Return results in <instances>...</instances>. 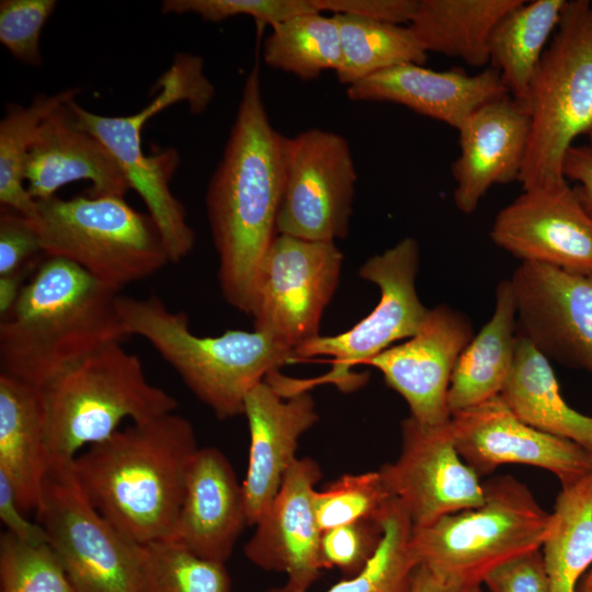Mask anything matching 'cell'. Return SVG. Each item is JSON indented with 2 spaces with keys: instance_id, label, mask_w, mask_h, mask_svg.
Listing matches in <instances>:
<instances>
[{
  "instance_id": "e0dca14e",
  "label": "cell",
  "mask_w": 592,
  "mask_h": 592,
  "mask_svg": "<svg viewBox=\"0 0 592 592\" xmlns=\"http://www.w3.org/2000/svg\"><path fill=\"white\" fill-rule=\"evenodd\" d=\"M490 238L522 262L592 276V216L568 183L524 191L498 213Z\"/></svg>"
},
{
  "instance_id": "9a60e30c",
  "label": "cell",
  "mask_w": 592,
  "mask_h": 592,
  "mask_svg": "<svg viewBox=\"0 0 592 592\" xmlns=\"http://www.w3.org/2000/svg\"><path fill=\"white\" fill-rule=\"evenodd\" d=\"M510 281L517 333L549 361L592 374V276L521 262Z\"/></svg>"
},
{
  "instance_id": "7c38bea8",
  "label": "cell",
  "mask_w": 592,
  "mask_h": 592,
  "mask_svg": "<svg viewBox=\"0 0 592 592\" xmlns=\"http://www.w3.org/2000/svg\"><path fill=\"white\" fill-rule=\"evenodd\" d=\"M342 262L343 254L334 242L277 234L258 273L251 312L254 330L293 350L318 337Z\"/></svg>"
},
{
  "instance_id": "5bb4252c",
  "label": "cell",
  "mask_w": 592,
  "mask_h": 592,
  "mask_svg": "<svg viewBox=\"0 0 592 592\" xmlns=\"http://www.w3.org/2000/svg\"><path fill=\"white\" fill-rule=\"evenodd\" d=\"M378 470L412 527L430 525L485 500L483 482L455 446L451 420L429 425L410 415L403 419L400 454Z\"/></svg>"
},
{
  "instance_id": "8d00e7d4",
  "label": "cell",
  "mask_w": 592,
  "mask_h": 592,
  "mask_svg": "<svg viewBox=\"0 0 592 592\" xmlns=\"http://www.w3.org/2000/svg\"><path fill=\"white\" fill-rule=\"evenodd\" d=\"M0 592H75L48 543L31 544L8 532L0 536Z\"/></svg>"
},
{
  "instance_id": "5b68a950",
  "label": "cell",
  "mask_w": 592,
  "mask_h": 592,
  "mask_svg": "<svg viewBox=\"0 0 592 592\" xmlns=\"http://www.w3.org/2000/svg\"><path fill=\"white\" fill-rule=\"evenodd\" d=\"M41 390L48 452L62 460L107 440L126 419L146 422L178 407L172 395L148 380L139 357L121 342L72 362Z\"/></svg>"
},
{
  "instance_id": "c3c4849f",
  "label": "cell",
  "mask_w": 592,
  "mask_h": 592,
  "mask_svg": "<svg viewBox=\"0 0 592 592\" xmlns=\"http://www.w3.org/2000/svg\"><path fill=\"white\" fill-rule=\"evenodd\" d=\"M592 587V569L590 570V572L585 576V578L583 579L580 588H590Z\"/></svg>"
},
{
  "instance_id": "6da1fadb",
  "label": "cell",
  "mask_w": 592,
  "mask_h": 592,
  "mask_svg": "<svg viewBox=\"0 0 592 592\" xmlns=\"http://www.w3.org/2000/svg\"><path fill=\"white\" fill-rule=\"evenodd\" d=\"M285 143L286 136L269 118L255 66L244 80L229 137L205 196L223 297L250 316L261 262L277 235Z\"/></svg>"
},
{
  "instance_id": "b9f144b4",
  "label": "cell",
  "mask_w": 592,
  "mask_h": 592,
  "mask_svg": "<svg viewBox=\"0 0 592 592\" xmlns=\"http://www.w3.org/2000/svg\"><path fill=\"white\" fill-rule=\"evenodd\" d=\"M490 592H550L542 549L515 557L493 569L483 580Z\"/></svg>"
},
{
  "instance_id": "d6a6232c",
  "label": "cell",
  "mask_w": 592,
  "mask_h": 592,
  "mask_svg": "<svg viewBox=\"0 0 592 592\" xmlns=\"http://www.w3.org/2000/svg\"><path fill=\"white\" fill-rule=\"evenodd\" d=\"M79 89L36 96L27 106L12 104L0 122V204L33 218L37 202L24 185L25 163L43 121L75 100Z\"/></svg>"
},
{
  "instance_id": "d6986e66",
  "label": "cell",
  "mask_w": 592,
  "mask_h": 592,
  "mask_svg": "<svg viewBox=\"0 0 592 592\" xmlns=\"http://www.w3.org/2000/svg\"><path fill=\"white\" fill-rule=\"evenodd\" d=\"M319 465L297 458L286 471L275 498L244 546L246 557L259 568L286 574L287 592H307L323 570L322 531L315 511Z\"/></svg>"
},
{
  "instance_id": "cb8c5ba5",
  "label": "cell",
  "mask_w": 592,
  "mask_h": 592,
  "mask_svg": "<svg viewBox=\"0 0 592 592\" xmlns=\"http://www.w3.org/2000/svg\"><path fill=\"white\" fill-rule=\"evenodd\" d=\"M246 526L242 486L232 466L219 449L200 447L187 471L174 539L225 563Z\"/></svg>"
},
{
  "instance_id": "db71d44e",
  "label": "cell",
  "mask_w": 592,
  "mask_h": 592,
  "mask_svg": "<svg viewBox=\"0 0 592 592\" xmlns=\"http://www.w3.org/2000/svg\"><path fill=\"white\" fill-rule=\"evenodd\" d=\"M588 451H589V452L591 453V455H592V445L590 446V448H589Z\"/></svg>"
},
{
  "instance_id": "7dc6e473",
  "label": "cell",
  "mask_w": 592,
  "mask_h": 592,
  "mask_svg": "<svg viewBox=\"0 0 592 592\" xmlns=\"http://www.w3.org/2000/svg\"><path fill=\"white\" fill-rule=\"evenodd\" d=\"M410 592H464L460 587L443 578L429 567L419 565L414 571Z\"/></svg>"
},
{
  "instance_id": "f1b7e54d",
  "label": "cell",
  "mask_w": 592,
  "mask_h": 592,
  "mask_svg": "<svg viewBox=\"0 0 592 592\" xmlns=\"http://www.w3.org/2000/svg\"><path fill=\"white\" fill-rule=\"evenodd\" d=\"M567 0H524L505 13L489 38V58L513 99L523 103Z\"/></svg>"
},
{
  "instance_id": "ffe728a7",
  "label": "cell",
  "mask_w": 592,
  "mask_h": 592,
  "mask_svg": "<svg viewBox=\"0 0 592 592\" xmlns=\"http://www.w3.org/2000/svg\"><path fill=\"white\" fill-rule=\"evenodd\" d=\"M242 414L247 418L250 445L241 486L251 526L275 498L286 471L297 459L300 436L319 415L306 389L285 394L270 376L247 394Z\"/></svg>"
},
{
  "instance_id": "2e32d148",
  "label": "cell",
  "mask_w": 592,
  "mask_h": 592,
  "mask_svg": "<svg viewBox=\"0 0 592 592\" xmlns=\"http://www.w3.org/2000/svg\"><path fill=\"white\" fill-rule=\"evenodd\" d=\"M451 425L459 455L479 477L520 464L545 469L566 483L592 470L584 446L527 425L500 396L453 413Z\"/></svg>"
},
{
  "instance_id": "bcb514c9",
  "label": "cell",
  "mask_w": 592,
  "mask_h": 592,
  "mask_svg": "<svg viewBox=\"0 0 592 592\" xmlns=\"http://www.w3.org/2000/svg\"><path fill=\"white\" fill-rule=\"evenodd\" d=\"M42 262V261H41ZM39 262V263H41ZM38 265H29L10 274L0 275V317L3 319L16 303L25 280Z\"/></svg>"
},
{
  "instance_id": "f6af8a7d",
  "label": "cell",
  "mask_w": 592,
  "mask_h": 592,
  "mask_svg": "<svg viewBox=\"0 0 592 592\" xmlns=\"http://www.w3.org/2000/svg\"><path fill=\"white\" fill-rule=\"evenodd\" d=\"M563 175L578 184L573 187L579 201L592 216V148L573 145L563 161Z\"/></svg>"
},
{
  "instance_id": "836d02e7",
  "label": "cell",
  "mask_w": 592,
  "mask_h": 592,
  "mask_svg": "<svg viewBox=\"0 0 592 592\" xmlns=\"http://www.w3.org/2000/svg\"><path fill=\"white\" fill-rule=\"evenodd\" d=\"M139 592H230V578L224 562L161 539L143 545Z\"/></svg>"
},
{
  "instance_id": "7bdbcfd3",
  "label": "cell",
  "mask_w": 592,
  "mask_h": 592,
  "mask_svg": "<svg viewBox=\"0 0 592 592\" xmlns=\"http://www.w3.org/2000/svg\"><path fill=\"white\" fill-rule=\"evenodd\" d=\"M319 12L350 14L364 19L401 25L410 23L418 0H311Z\"/></svg>"
},
{
  "instance_id": "74e56055",
  "label": "cell",
  "mask_w": 592,
  "mask_h": 592,
  "mask_svg": "<svg viewBox=\"0 0 592 592\" xmlns=\"http://www.w3.org/2000/svg\"><path fill=\"white\" fill-rule=\"evenodd\" d=\"M161 11L164 14L193 13L215 23L247 15L272 27L295 15L318 10L311 0H164Z\"/></svg>"
},
{
  "instance_id": "7402d4cb",
  "label": "cell",
  "mask_w": 592,
  "mask_h": 592,
  "mask_svg": "<svg viewBox=\"0 0 592 592\" xmlns=\"http://www.w3.org/2000/svg\"><path fill=\"white\" fill-rule=\"evenodd\" d=\"M508 94L496 68L471 76L411 62L371 75L346 89L350 100L401 104L457 130L479 107Z\"/></svg>"
},
{
  "instance_id": "e575fe53",
  "label": "cell",
  "mask_w": 592,
  "mask_h": 592,
  "mask_svg": "<svg viewBox=\"0 0 592 592\" xmlns=\"http://www.w3.org/2000/svg\"><path fill=\"white\" fill-rule=\"evenodd\" d=\"M380 522L383 537L366 566L326 592H410L419 566L410 547L411 521L394 498Z\"/></svg>"
},
{
  "instance_id": "277c9868",
  "label": "cell",
  "mask_w": 592,
  "mask_h": 592,
  "mask_svg": "<svg viewBox=\"0 0 592 592\" xmlns=\"http://www.w3.org/2000/svg\"><path fill=\"white\" fill-rule=\"evenodd\" d=\"M117 310L128 337L148 341L220 420L242 414L250 389L294 362L292 348L258 330L196 335L186 314L170 310L156 295H118Z\"/></svg>"
},
{
  "instance_id": "8992f818",
  "label": "cell",
  "mask_w": 592,
  "mask_h": 592,
  "mask_svg": "<svg viewBox=\"0 0 592 592\" xmlns=\"http://www.w3.org/2000/svg\"><path fill=\"white\" fill-rule=\"evenodd\" d=\"M530 116L523 190L566 185L563 161L592 129V1L567 0L522 103Z\"/></svg>"
},
{
  "instance_id": "484cf974",
  "label": "cell",
  "mask_w": 592,
  "mask_h": 592,
  "mask_svg": "<svg viewBox=\"0 0 592 592\" xmlns=\"http://www.w3.org/2000/svg\"><path fill=\"white\" fill-rule=\"evenodd\" d=\"M516 311L510 280L496 288L491 318L473 337L454 367L447 394L451 415L500 395L514 360Z\"/></svg>"
},
{
  "instance_id": "ba28073f",
  "label": "cell",
  "mask_w": 592,
  "mask_h": 592,
  "mask_svg": "<svg viewBox=\"0 0 592 592\" xmlns=\"http://www.w3.org/2000/svg\"><path fill=\"white\" fill-rule=\"evenodd\" d=\"M485 500L422 527L410 547L424 565L462 588L479 587L493 569L542 548L551 524L527 486L502 475L483 482Z\"/></svg>"
},
{
  "instance_id": "ab89813d",
  "label": "cell",
  "mask_w": 592,
  "mask_h": 592,
  "mask_svg": "<svg viewBox=\"0 0 592 592\" xmlns=\"http://www.w3.org/2000/svg\"><path fill=\"white\" fill-rule=\"evenodd\" d=\"M383 537L380 521H362L322 532L320 559L323 569L338 568L348 578L360 572Z\"/></svg>"
},
{
  "instance_id": "52a82bcc",
  "label": "cell",
  "mask_w": 592,
  "mask_h": 592,
  "mask_svg": "<svg viewBox=\"0 0 592 592\" xmlns=\"http://www.w3.org/2000/svg\"><path fill=\"white\" fill-rule=\"evenodd\" d=\"M153 91L156 95L145 107L126 116L90 112L76 99L69 102V107L80 126L95 136L115 159L130 189L138 193L157 224L170 262L178 263L195 243V232L186 220L184 206L170 189L180 153L174 148H164L145 155L141 132L151 116L178 102H186L194 114L205 112L215 96V87L204 73L203 59L181 53L161 75Z\"/></svg>"
},
{
  "instance_id": "8fae6325",
  "label": "cell",
  "mask_w": 592,
  "mask_h": 592,
  "mask_svg": "<svg viewBox=\"0 0 592 592\" xmlns=\"http://www.w3.org/2000/svg\"><path fill=\"white\" fill-rule=\"evenodd\" d=\"M419 262V243L411 237L365 261L358 274L378 286V304L351 329L337 335H318L297 346L294 362L331 356L333 366L320 378L321 383L334 384L342 390L363 385L365 377L354 375L352 367L366 365L395 341L414 335L429 312L415 289Z\"/></svg>"
},
{
  "instance_id": "3957f363",
  "label": "cell",
  "mask_w": 592,
  "mask_h": 592,
  "mask_svg": "<svg viewBox=\"0 0 592 592\" xmlns=\"http://www.w3.org/2000/svg\"><path fill=\"white\" fill-rule=\"evenodd\" d=\"M118 293L77 264L45 257L0 320L1 373L42 387L80 357L128 337Z\"/></svg>"
},
{
  "instance_id": "f5cc1de1",
  "label": "cell",
  "mask_w": 592,
  "mask_h": 592,
  "mask_svg": "<svg viewBox=\"0 0 592 592\" xmlns=\"http://www.w3.org/2000/svg\"><path fill=\"white\" fill-rule=\"evenodd\" d=\"M588 137H589V145H588V146L592 148V129H591V132L588 134Z\"/></svg>"
},
{
  "instance_id": "681fc988",
  "label": "cell",
  "mask_w": 592,
  "mask_h": 592,
  "mask_svg": "<svg viewBox=\"0 0 592 592\" xmlns=\"http://www.w3.org/2000/svg\"><path fill=\"white\" fill-rule=\"evenodd\" d=\"M265 592H287L285 585L283 587H274V588H271L269 590H266Z\"/></svg>"
},
{
  "instance_id": "9c48e42d",
  "label": "cell",
  "mask_w": 592,
  "mask_h": 592,
  "mask_svg": "<svg viewBox=\"0 0 592 592\" xmlns=\"http://www.w3.org/2000/svg\"><path fill=\"white\" fill-rule=\"evenodd\" d=\"M36 202L30 219L44 254L77 264L117 293L170 262L155 220L124 196L55 195Z\"/></svg>"
},
{
  "instance_id": "d590c367",
  "label": "cell",
  "mask_w": 592,
  "mask_h": 592,
  "mask_svg": "<svg viewBox=\"0 0 592 592\" xmlns=\"http://www.w3.org/2000/svg\"><path fill=\"white\" fill-rule=\"evenodd\" d=\"M394 500L379 470L343 475L315 492L321 531L362 521H380Z\"/></svg>"
},
{
  "instance_id": "4dcf8cb0",
  "label": "cell",
  "mask_w": 592,
  "mask_h": 592,
  "mask_svg": "<svg viewBox=\"0 0 592 592\" xmlns=\"http://www.w3.org/2000/svg\"><path fill=\"white\" fill-rule=\"evenodd\" d=\"M338 23L342 64L335 72L348 87L402 64L423 65L428 52L409 26L388 24L350 14H332Z\"/></svg>"
},
{
  "instance_id": "816d5d0a",
  "label": "cell",
  "mask_w": 592,
  "mask_h": 592,
  "mask_svg": "<svg viewBox=\"0 0 592 592\" xmlns=\"http://www.w3.org/2000/svg\"><path fill=\"white\" fill-rule=\"evenodd\" d=\"M578 592H592V587H590V588H580Z\"/></svg>"
},
{
  "instance_id": "d4e9b609",
  "label": "cell",
  "mask_w": 592,
  "mask_h": 592,
  "mask_svg": "<svg viewBox=\"0 0 592 592\" xmlns=\"http://www.w3.org/2000/svg\"><path fill=\"white\" fill-rule=\"evenodd\" d=\"M49 462L41 388L0 373V474L24 513L41 506Z\"/></svg>"
},
{
  "instance_id": "603a6c76",
  "label": "cell",
  "mask_w": 592,
  "mask_h": 592,
  "mask_svg": "<svg viewBox=\"0 0 592 592\" xmlns=\"http://www.w3.org/2000/svg\"><path fill=\"white\" fill-rule=\"evenodd\" d=\"M69 102L49 114L36 133L24 171L30 195L47 200L62 185L86 180L91 197L124 196L130 190L126 177L104 145L80 126Z\"/></svg>"
},
{
  "instance_id": "30bf717a",
  "label": "cell",
  "mask_w": 592,
  "mask_h": 592,
  "mask_svg": "<svg viewBox=\"0 0 592 592\" xmlns=\"http://www.w3.org/2000/svg\"><path fill=\"white\" fill-rule=\"evenodd\" d=\"M36 514L75 592H139L143 545L90 503L72 460L50 458Z\"/></svg>"
},
{
  "instance_id": "44dd1931",
  "label": "cell",
  "mask_w": 592,
  "mask_h": 592,
  "mask_svg": "<svg viewBox=\"0 0 592 592\" xmlns=\"http://www.w3.org/2000/svg\"><path fill=\"white\" fill-rule=\"evenodd\" d=\"M530 127L525 106L506 95L479 107L459 128L460 152L452 173L462 213H474L492 185L519 181Z\"/></svg>"
},
{
  "instance_id": "ee69618b",
  "label": "cell",
  "mask_w": 592,
  "mask_h": 592,
  "mask_svg": "<svg viewBox=\"0 0 592 592\" xmlns=\"http://www.w3.org/2000/svg\"><path fill=\"white\" fill-rule=\"evenodd\" d=\"M0 520L7 528L5 532L21 540L31 544L48 543L44 527L24 516L11 485L2 474H0Z\"/></svg>"
},
{
  "instance_id": "1f68e13d",
  "label": "cell",
  "mask_w": 592,
  "mask_h": 592,
  "mask_svg": "<svg viewBox=\"0 0 592 592\" xmlns=\"http://www.w3.org/2000/svg\"><path fill=\"white\" fill-rule=\"evenodd\" d=\"M263 59L269 67L301 80L316 79L330 69L337 72L342 47L334 16L316 11L277 23L264 41Z\"/></svg>"
},
{
  "instance_id": "7a4b0ae2",
  "label": "cell",
  "mask_w": 592,
  "mask_h": 592,
  "mask_svg": "<svg viewBox=\"0 0 592 592\" xmlns=\"http://www.w3.org/2000/svg\"><path fill=\"white\" fill-rule=\"evenodd\" d=\"M197 446L192 423L174 412L132 423L72 460L96 511L137 544L174 539Z\"/></svg>"
},
{
  "instance_id": "4fadbf2b",
  "label": "cell",
  "mask_w": 592,
  "mask_h": 592,
  "mask_svg": "<svg viewBox=\"0 0 592 592\" xmlns=\"http://www.w3.org/2000/svg\"><path fill=\"white\" fill-rule=\"evenodd\" d=\"M357 180L348 140L309 128L285 143V181L276 232L312 241L348 236Z\"/></svg>"
},
{
  "instance_id": "f546056e",
  "label": "cell",
  "mask_w": 592,
  "mask_h": 592,
  "mask_svg": "<svg viewBox=\"0 0 592 592\" xmlns=\"http://www.w3.org/2000/svg\"><path fill=\"white\" fill-rule=\"evenodd\" d=\"M540 549L550 592H576L592 563V470L561 483Z\"/></svg>"
},
{
  "instance_id": "f907efd6",
  "label": "cell",
  "mask_w": 592,
  "mask_h": 592,
  "mask_svg": "<svg viewBox=\"0 0 592 592\" xmlns=\"http://www.w3.org/2000/svg\"><path fill=\"white\" fill-rule=\"evenodd\" d=\"M464 592H483V591L481 590V585H479V587L468 589V590H466Z\"/></svg>"
},
{
  "instance_id": "83f0119b",
  "label": "cell",
  "mask_w": 592,
  "mask_h": 592,
  "mask_svg": "<svg viewBox=\"0 0 592 592\" xmlns=\"http://www.w3.org/2000/svg\"><path fill=\"white\" fill-rule=\"evenodd\" d=\"M523 0H418L409 27L426 52L482 67L497 22Z\"/></svg>"
},
{
  "instance_id": "f35d334b",
  "label": "cell",
  "mask_w": 592,
  "mask_h": 592,
  "mask_svg": "<svg viewBox=\"0 0 592 592\" xmlns=\"http://www.w3.org/2000/svg\"><path fill=\"white\" fill-rule=\"evenodd\" d=\"M56 5L55 0L0 1V42L14 58L42 65L41 33Z\"/></svg>"
},
{
  "instance_id": "4316f807",
  "label": "cell",
  "mask_w": 592,
  "mask_h": 592,
  "mask_svg": "<svg viewBox=\"0 0 592 592\" xmlns=\"http://www.w3.org/2000/svg\"><path fill=\"white\" fill-rule=\"evenodd\" d=\"M499 396L527 425L571 440L587 449L592 445V417L565 401L549 360L520 333L512 367Z\"/></svg>"
},
{
  "instance_id": "ac0fdd59",
  "label": "cell",
  "mask_w": 592,
  "mask_h": 592,
  "mask_svg": "<svg viewBox=\"0 0 592 592\" xmlns=\"http://www.w3.org/2000/svg\"><path fill=\"white\" fill-rule=\"evenodd\" d=\"M473 337L471 323L463 312L439 305L429 309L414 335L366 365L377 368L405 399L410 417L423 424H444L451 420L447 394L452 374Z\"/></svg>"
},
{
  "instance_id": "60d3db41",
  "label": "cell",
  "mask_w": 592,
  "mask_h": 592,
  "mask_svg": "<svg viewBox=\"0 0 592 592\" xmlns=\"http://www.w3.org/2000/svg\"><path fill=\"white\" fill-rule=\"evenodd\" d=\"M44 251L39 237L23 214L8 207L0 212V275L36 265Z\"/></svg>"
}]
</instances>
